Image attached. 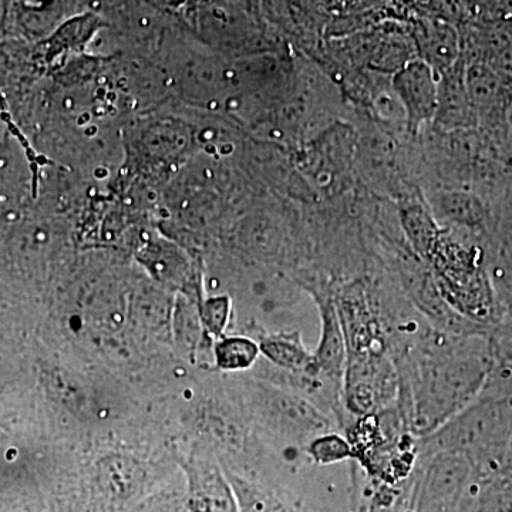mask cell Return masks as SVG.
Here are the masks:
<instances>
[{
  "label": "cell",
  "mask_w": 512,
  "mask_h": 512,
  "mask_svg": "<svg viewBox=\"0 0 512 512\" xmlns=\"http://www.w3.org/2000/svg\"><path fill=\"white\" fill-rule=\"evenodd\" d=\"M512 404L480 396L437 436L443 453L468 461L481 478L497 476L510 464Z\"/></svg>",
  "instance_id": "obj_1"
},
{
  "label": "cell",
  "mask_w": 512,
  "mask_h": 512,
  "mask_svg": "<svg viewBox=\"0 0 512 512\" xmlns=\"http://www.w3.org/2000/svg\"><path fill=\"white\" fill-rule=\"evenodd\" d=\"M466 86L477 126L497 140L510 143L512 86L484 63H471L466 69Z\"/></svg>",
  "instance_id": "obj_2"
},
{
  "label": "cell",
  "mask_w": 512,
  "mask_h": 512,
  "mask_svg": "<svg viewBox=\"0 0 512 512\" xmlns=\"http://www.w3.org/2000/svg\"><path fill=\"white\" fill-rule=\"evenodd\" d=\"M185 504L190 512H241L227 474L208 458L190 457L183 466Z\"/></svg>",
  "instance_id": "obj_3"
},
{
  "label": "cell",
  "mask_w": 512,
  "mask_h": 512,
  "mask_svg": "<svg viewBox=\"0 0 512 512\" xmlns=\"http://www.w3.org/2000/svg\"><path fill=\"white\" fill-rule=\"evenodd\" d=\"M392 84L406 113L409 131L416 134L424 123L436 119L439 82L429 64L423 60L403 64L394 74Z\"/></svg>",
  "instance_id": "obj_4"
},
{
  "label": "cell",
  "mask_w": 512,
  "mask_h": 512,
  "mask_svg": "<svg viewBox=\"0 0 512 512\" xmlns=\"http://www.w3.org/2000/svg\"><path fill=\"white\" fill-rule=\"evenodd\" d=\"M466 64L463 59L446 73L439 82V106L436 120L451 130H470L477 127L466 86Z\"/></svg>",
  "instance_id": "obj_5"
},
{
  "label": "cell",
  "mask_w": 512,
  "mask_h": 512,
  "mask_svg": "<svg viewBox=\"0 0 512 512\" xmlns=\"http://www.w3.org/2000/svg\"><path fill=\"white\" fill-rule=\"evenodd\" d=\"M417 45L421 59L436 74L446 73L461 59L460 36L450 23H421L417 29Z\"/></svg>",
  "instance_id": "obj_6"
},
{
  "label": "cell",
  "mask_w": 512,
  "mask_h": 512,
  "mask_svg": "<svg viewBox=\"0 0 512 512\" xmlns=\"http://www.w3.org/2000/svg\"><path fill=\"white\" fill-rule=\"evenodd\" d=\"M480 396L512 404V326L500 322L490 333V369Z\"/></svg>",
  "instance_id": "obj_7"
},
{
  "label": "cell",
  "mask_w": 512,
  "mask_h": 512,
  "mask_svg": "<svg viewBox=\"0 0 512 512\" xmlns=\"http://www.w3.org/2000/svg\"><path fill=\"white\" fill-rule=\"evenodd\" d=\"M322 315V339L315 356V366L319 376L330 380H339L342 376L343 357H345V338L340 326L338 311L332 301L319 299Z\"/></svg>",
  "instance_id": "obj_8"
},
{
  "label": "cell",
  "mask_w": 512,
  "mask_h": 512,
  "mask_svg": "<svg viewBox=\"0 0 512 512\" xmlns=\"http://www.w3.org/2000/svg\"><path fill=\"white\" fill-rule=\"evenodd\" d=\"M437 210L446 220L468 229L487 227L488 214L484 201L478 195L468 191L441 192L437 198Z\"/></svg>",
  "instance_id": "obj_9"
},
{
  "label": "cell",
  "mask_w": 512,
  "mask_h": 512,
  "mask_svg": "<svg viewBox=\"0 0 512 512\" xmlns=\"http://www.w3.org/2000/svg\"><path fill=\"white\" fill-rule=\"evenodd\" d=\"M259 349L266 359L271 360L285 372L308 373V375L319 377L315 356L306 352L299 338L269 336L259 342Z\"/></svg>",
  "instance_id": "obj_10"
},
{
  "label": "cell",
  "mask_w": 512,
  "mask_h": 512,
  "mask_svg": "<svg viewBox=\"0 0 512 512\" xmlns=\"http://www.w3.org/2000/svg\"><path fill=\"white\" fill-rule=\"evenodd\" d=\"M259 353V343L245 336H224L218 339L214 348L215 363L227 372L251 369Z\"/></svg>",
  "instance_id": "obj_11"
},
{
  "label": "cell",
  "mask_w": 512,
  "mask_h": 512,
  "mask_svg": "<svg viewBox=\"0 0 512 512\" xmlns=\"http://www.w3.org/2000/svg\"><path fill=\"white\" fill-rule=\"evenodd\" d=\"M400 214H402L404 231H406L413 247L421 255L429 256L433 254L434 248L439 245L440 234L429 212L419 207V205H409V207L403 208Z\"/></svg>",
  "instance_id": "obj_12"
},
{
  "label": "cell",
  "mask_w": 512,
  "mask_h": 512,
  "mask_svg": "<svg viewBox=\"0 0 512 512\" xmlns=\"http://www.w3.org/2000/svg\"><path fill=\"white\" fill-rule=\"evenodd\" d=\"M174 336L178 346L187 353H195L200 349V343L205 336L200 313L192 312L187 306H181L175 313Z\"/></svg>",
  "instance_id": "obj_13"
},
{
  "label": "cell",
  "mask_w": 512,
  "mask_h": 512,
  "mask_svg": "<svg viewBox=\"0 0 512 512\" xmlns=\"http://www.w3.org/2000/svg\"><path fill=\"white\" fill-rule=\"evenodd\" d=\"M308 453L315 463H339V461L352 456V448L343 437L328 433L315 437L308 444Z\"/></svg>",
  "instance_id": "obj_14"
},
{
  "label": "cell",
  "mask_w": 512,
  "mask_h": 512,
  "mask_svg": "<svg viewBox=\"0 0 512 512\" xmlns=\"http://www.w3.org/2000/svg\"><path fill=\"white\" fill-rule=\"evenodd\" d=\"M200 319L205 332L210 333L214 338H224L225 329L229 322L231 313V301L228 296H214L201 303Z\"/></svg>",
  "instance_id": "obj_15"
},
{
  "label": "cell",
  "mask_w": 512,
  "mask_h": 512,
  "mask_svg": "<svg viewBox=\"0 0 512 512\" xmlns=\"http://www.w3.org/2000/svg\"><path fill=\"white\" fill-rule=\"evenodd\" d=\"M127 512H190L185 504V494L164 490L151 493Z\"/></svg>",
  "instance_id": "obj_16"
},
{
  "label": "cell",
  "mask_w": 512,
  "mask_h": 512,
  "mask_svg": "<svg viewBox=\"0 0 512 512\" xmlns=\"http://www.w3.org/2000/svg\"><path fill=\"white\" fill-rule=\"evenodd\" d=\"M0 512H40L39 505L25 493H0Z\"/></svg>",
  "instance_id": "obj_17"
},
{
  "label": "cell",
  "mask_w": 512,
  "mask_h": 512,
  "mask_svg": "<svg viewBox=\"0 0 512 512\" xmlns=\"http://www.w3.org/2000/svg\"><path fill=\"white\" fill-rule=\"evenodd\" d=\"M498 308H500V322L512 326V291H500Z\"/></svg>",
  "instance_id": "obj_18"
},
{
  "label": "cell",
  "mask_w": 512,
  "mask_h": 512,
  "mask_svg": "<svg viewBox=\"0 0 512 512\" xmlns=\"http://www.w3.org/2000/svg\"><path fill=\"white\" fill-rule=\"evenodd\" d=\"M510 143L512 144V113H511V120H510Z\"/></svg>",
  "instance_id": "obj_19"
}]
</instances>
